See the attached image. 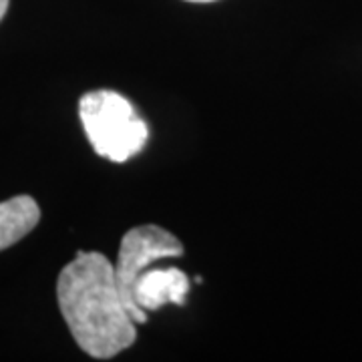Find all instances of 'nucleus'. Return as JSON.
Returning <instances> with one entry per match:
<instances>
[{
    "instance_id": "obj_1",
    "label": "nucleus",
    "mask_w": 362,
    "mask_h": 362,
    "mask_svg": "<svg viewBox=\"0 0 362 362\" xmlns=\"http://www.w3.org/2000/svg\"><path fill=\"white\" fill-rule=\"evenodd\" d=\"M57 300L75 342L93 358H113L135 342V320L103 254L77 252L59 274Z\"/></svg>"
},
{
    "instance_id": "obj_2",
    "label": "nucleus",
    "mask_w": 362,
    "mask_h": 362,
    "mask_svg": "<svg viewBox=\"0 0 362 362\" xmlns=\"http://www.w3.org/2000/svg\"><path fill=\"white\" fill-rule=\"evenodd\" d=\"M78 117L95 153L109 161L123 163L137 156L147 143V123L115 90L85 93L78 101Z\"/></svg>"
},
{
    "instance_id": "obj_3",
    "label": "nucleus",
    "mask_w": 362,
    "mask_h": 362,
    "mask_svg": "<svg viewBox=\"0 0 362 362\" xmlns=\"http://www.w3.org/2000/svg\"><path fill=\"white\" fill-rule=\"evenodd\" d=\"M181 254L183 246L180 240L171 232L153 223L135 226L123 235L115 264V280L135 324L147 322V312L139 310L133 300V288L139 274L147 270L153 262L177 258Z\"/></svg>"
},
{
    "instance_id": "obj_4",
    "label": "nucleus",
    "mask_w": 362,
    "mask_h": 362,
    "mask_svg": "<svg viewBox=\"0 0 362 362\" xmlns=\"http://www.w3.org/2000/svg\"><path fill=\"white\" fill-rule=\"evenodd\" d=\"M189 294V278L177 268H163V270H147L139 274L133 300L141 312H153L165 304L183 306Z\"/></svg>"
},
{
    "instance_id": "obj_5",
    "label": "nucleus",
    "mask_w": 362,
    "mask_h": 362,
    "mask_svg": "<svg viewBox=\"0 0 362 362\" xmlns=\"http://www.w3.org/2000/svg\"><path fill=\"white\" fill-rule=\"evenodd\" d=\"M40 220L39 204L30 195H16L0 204V252L21 242Z\"/></svg>"
},
{
    "instance_id": "obj_6",
    "label": "nucleus",
    "mask_w": 362,
    "mask_h": 362,
    "mask_svg": "<svg viewBox=\"0 0 362 362\" xmlns=\"http://www.w3.org/2000/svg\"><path fill=\"white\" fill-rule=\"evenodd\" d=\"M6 11H8V0H0V21L6 14Z\"/></svg>"
},
{
    "instance_id": "obj_7",
    "label": "nucleus",
    "mask_w": 362,
    "mask_h": 362,
    "mask_svg": "<svg viewBox=\"0 0 362 362\" xmlns=\"http://www.w3.org/2000/svg\"><path fill=\"white\" fill-rule=\"evenodd\" d=\"M187 2H216V0H187Z\"/></svg>"
}]
</instances>
